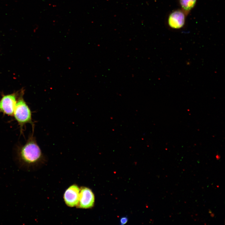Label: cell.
I'll return each instance as SVG.
<instances>
[{
    "label": "cell",
    "instance_id": "obj_11",
    "mask_svg": "<svg viewBox=\"0 0 225 225\" xmlns=\"http://www.w3.org/2000/svg\"><path fill=\"white\" fill-rule=\"evenodd\" d=\"M209 212L211 213L212 212L210 210H209Z\"/></svg>",
    "mask_w": 225,
    "mask_h": 225
},
{
    "label": "cell",
    "instance_id": "obj_5",
    "mask_svg": "<svg viewBox=\"0 0 225 225\" xmlns=\"http://www.w3.org/2000/svg\"><path fill=\"white\" fill-rule=\"evenodd\" d=\"M16 98L15 93L3 95L0 100V112L9 116H13Z\"/></svg>",
    "mask_w": 225,
    "mask_h": 225
},
{
    "label": "cell",
    "instance_id": "obj_2",
    "mask_svg": "<svg viewBox=\"0 0 225 225\" xmlns=\"http://www.w3.org/2000/svg\"><path fill=\"white\" fill-rule=\"evenodd\" d=\"M22 95L19 97L17 101L13 114L15 120L19 126L21 133L22 132L23 127L27 123L31 124L33 129L34 128L32 112L24 100Z\"/></svg>",
    "mask_w": 225,
    "mask_h": 225
},
{
    "label": "cell",
    "instance_id": "obj_1",
    "mask_svg": "<svg viewBox=\"0 0 225 225\" xmlns=\"http://www.w3.org/2000/svg\"><path fill=\"white\" fill-rule=\"evenodd\" d=\"M14 159L18 168L26 172L33 170L43 161L44 156L33 133L24 144L17 148Z\"/></svg>",
    "mask_w": 225,
    "mask_h": 225
},
{
    "label": "cell",
    "instance_id": "obj_4",
    "mask_svg": "<svg viewBox=\"0 0 225 225\" xmlns=\"http://www.w3.org/2000/svg\"><path fill=\"white\" fill-rule=\"evenodd\" d=\"M186 16L180 9L173 11L168 16V25L169 28L173 29H180L185 25Z\"/></svg>",
    "mask_w": 225,
    "mask_h": 225
},
{
    "label": "cell",
    "instance_id": "obj_6",
    "mask_svg": "<svg viewBox=\"0 0 225 225\" xmlns=\"http://www.w3.org/2000/svg\"><path fill=\"white\" fill-rule=\"evenodd\" d=\"M80 188L76 184H73L65 191L63 196L65 202L68 206H77L79 201Z\"/></svg>",
    "mask_w": 225,
    "mask_h": 225
},
{
    "label": "cell",
    "instance_id": "obj_3",
    "mask_svg": "<svg viewBox=\"0 0 225 225\" xmlns=\"http://www.w3.org/2000/svg\"><path fill=\"white\" fill-rule=\"evenodd\" d=\"M95 202V196L89 188L82 187L80 188L79 201L77 207L82 209L92 207Z\"/></svg>",
    "mask_w": 225,
    "mask_h": 225
},
{
    "label": "cell",
    "instance_id": "obj_10",
    "mask_svg": "<svg viewBox=\"0 0 225 225\" xmlns=\"http://www.w3.org/2000/svg\"><path fill=\"white\" fill-rule=\"evenodd\" d=\"M219 156L218 155H217L216 156V158L217 160H218L220 159V156L219 157Z\"/></svg>",
    "mask_w": 225,
    "mask_h": 225
},
{
    "label": "cell",
    "instance_id": "obj_9",
    "mask_svg": "<svg viewBox=\"0 0 225 225\" xmlns=\"http://www.w3.org/2000/svg\"><path fill=\"white\" fill-rule=\"evenodd\" d=\"M215 216V215L214 213H211L210 214V216L212 217H213Z\"/></svg>",
    "mask_w": 225,
    "mask_h": 225
},
{
    "label": "cell",
    "instance_id": "obj_7",
    "mask_svg": "<svg viewBox=\"0 0 225 225\" xmlns=\"http://www.w3.org/2000/svg\"><path fill=\"white\" fill-rule=\"evenodd\" d=\"M197 0H179V3L182 11L187 16L195 7Z\"/></svg>",
    "mask_w": 225,
    "mask_h": 225
},
{
    "label": "cell",
    "instance_id": "obj_8",
    "mask_svg": "<svg viewBox=\"0 0 225 225\" xmlns=\"http://www.w3.org/2000/svg\"><path fill=\"white\" fill-rule=\"evenodd\" d=\"M128 221V218L126 217H123L120 220V222L121 225L126 224Z\"/></svg>",
    "mask_w": 225,
    "mask_h": 225
}]
</instances>
